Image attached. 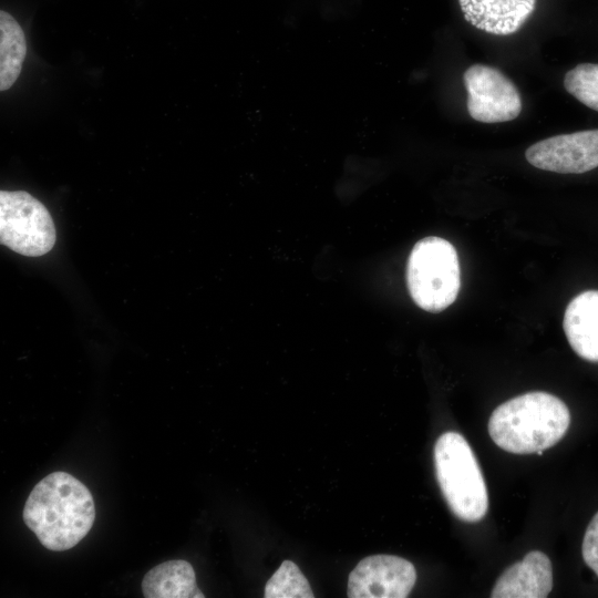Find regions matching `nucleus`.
I'll use <instances>...</instances> for the list:
<instances>
[{
    "label": "nucleus",
    "mask_w": 598,
    "mask_h": 598,
    "mask_svg": "<svg viewBox=\"0 0 598 598\" xmlns=\"http://www.w3.org/2000/svg\"><path fill=\"white\" fill-rule=\"evenodd\" d=\"M95 506L91 492L66 472H53L31 491L23 520L50 550L74 547L93 526Z\"/></svg>",
    "instance_id": "obj_1"
},
{
    "label": "nucleus",
    "mask_w": 598,
    "mask_h": 598,
    "mask_svg": "<svg viewBox=\"0 0 598 598\" xmlns=\"http://www.w3.org/2000/svg\"><path fill=\"white\" fill-rule=\"evenodd\" d=\"M569 424V410L559 398L535 391L498 405L488 420L487 429L493 442L502 450L532 454L558 443Z\"/></svg>",
    "instance_id": "obj_2"
},
{
    "label": "nucleus",
    "mask_w": 598,
    "mask_h": 598,
    "mask_svg": "<svg viewBox=\"0 0 598 598\" xmlns=\"http://www.w3.org/2000/svg\"><path fill=\"white\" fill-rule=\"evenodd\" d=\"M434 466L451 512L466 523L484 518L488 509L486 484L474 452L462 434L445 432L439 436L434 445Z\"/></svg>",
    "instance_id": "obj_3"
},
{
    "label": "nucleus",
    "mask_w": 598,
    "mask_h": 598,
    "mask_svg": "<svg viewBox=\"0 0 598 598\" xmlns=\"http://www.w3.org/2000/svg\"><path fill=\"white\" fill-rule=\"evenodd\" d=\"M406 283L413 301L423 310L436 313L451 306L461 287L454 246L435 236L419 240L409 256Z\"/></svg>",
    "instance_id": "obj_4"
},
{
    "label": "nucleus",
    "mask_w": 598,
    "mask_h": 598,
    "mask_svg": "<svg viewBox=\"0 0 598 598\" xmlns=\"http://www.w3.org/2000/svg\"><path fill=\"white\" fill-rule=\"evenodd\" d=\"M56 239L52 217L45 206L23 190L0 192V240L24 256H42Z\"/></svg>",
    "instance_id": "obj_5"
},
{
    "label": "nucleus",
    "mask_w": 598,
    "mask_h": 598,
    "mask_svg": "<svg viewBox=\"0 0 598 598\" xmlns=\"http://www.w3.org/2000/svg\"><path fill=\"white\" fill-rule=\"evenodd\" d=\"M470 116L481 123H502L522 112V97L515 84L498 69L473 64L463 74Z\"/></svg>",
    "instance_id": "obj_6"
},
{
    "label": "nucleus",
    "mask_w": 598,
    "mask_h": 598,
    "mask_svg": "<svg viewBox=\"0 0 598 598\" xmlns=\"http://www.w3.org/2000/svg\"><path fill=\"white\" fill-rule=\"evenodd\" d=\"M416 580L413 564L393 555H372L358 563L349 575L350 598H405Z\"/></svg>",
    "instance_id": "obj_7"
},
{
    "label": "nucleus",
    "mask_w": 598,
    "mask_h": 598,
    "mask_svg": "<svg viewBox=\"0 0 598 598\" xmlns=\"http://www.w3.org/2000/svg\"><path fill=\"white\" fill-rule=\"evenodd\" d=\"M525 157L543 171L559 174L589 172L598 167V130L547 137L530 145Z\"/></svg>",
    "instance_id": "obj_8"
},
{
    "label": "nucleus",
    "mask_w": 598,
    "mask_h": 598,
    "mask_svg": "<svg viewBox=\"0 0 598 598\" xmlns=\"http://www.w3.org/2000/svg\"><path fill=\"white\" fill-rule=\"evenodd\" d=\"M553 589V566L546 554L532 550L497 579L492 598H545Z\"/></svg>",
    "instance_id": "obj_9"
},
{
    "label": "nucleus",
    "mask_w": 598,
    "mask_h": 598,
    "mask_svg": "<svg viewBox=\"0 0 598 598\" xmlns=\"http://www.w3.org/2000/svg\"><path fill=\"white\" fill-rule=\"evenodd\" d=\"M464 19L495 35L517 32L536 7V0H458Z\"/></svg>",
    "instance_id": "obj_10"
},
{
    "label": "nucleus",
    "mask_w": 598,
    "mask_h": 598,
    "mask_svg": "<svg viewBox=\"0 0 598 598\" xmlns=\"http://www.w3.org/2000/svg\"><path fill=\"white\" fill-rule=\"evenodd\" d=\"M564 330L580 358L598 362V290L584 291L568 303Z\"/></svg>",
    "instance_id": "obj_11"
},
{
    "label": "nucleus",
    "mask_w": 598,
    "mask_h": 598,
    "mask_svg": "<svg viewBox=\"0 0 598 598\" xmlns=\"http://www.w3.org/2000/svg\"><path fill=\"white\" fill-rule=\"evenodd\" d=\"M146 598H203L193 566L184 559L164 561L146 573L142 581Z\"/></svg>",
    "instance_id": "obj_12"
},
{
    "label": "nucleus",
    "mask_w": 598,
    "mask_h": 598,
    "mask_svg": "<svg viewBox=\"0 0 598 598\" xmlns=\"http://www.w3.org/2000/svg\"><path fill=\"white\" fill-rule=\"evenodd\" d=\"M27 42L22 28L8 12L0 11V90L10 89L22 70Z\"/></svg>",
    "instance_id": "obj_13"
},
{
    "label": "nucleus",
    "mask_w": 598,
    "mask_h": 598,
    "mask_svg": "<svg viewBox=\"0 0 598 598\" xmlns=\"http://www.w3.org/2000/svg\"><path fill=\"white\" fill-rule=\"evenodd\" d=\"M265 598H313L312 589L299 567L283 560L266 582Z\"/></svg>",
    "instance_id": "obj_14"
},
{
    "label": "nucleus",
    "mask_w": 598,
    "mask_h": 598,
    "mask_svg": "<svg viewBox=\"0 0 598 598\" xmlns=\"http://www.w3.org/2000/svg\"><path fill=\"white\" fill-rule=\"evenodd\" d=\"M566 91L584 105L598 112V64L580 63L564 78Z\"/></svg>",
    "instance_id": "obj_15"
},
{
    "label": "nucleus",
    "mask_w": 598,
    "mask_h": 598,
    "mask_svg": "<svg viewBox=\"0 0 598 598\" xmlns=\"http://www.w3.org/2000/svg\"><path fill=\"white\" fill-rule=\"evenodd\" d=\"M581 553L584 561L598 576V512L586 529Z\"/></svg>",
    "instance_id": "obj_16"
}]
</instances>
